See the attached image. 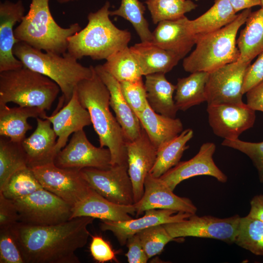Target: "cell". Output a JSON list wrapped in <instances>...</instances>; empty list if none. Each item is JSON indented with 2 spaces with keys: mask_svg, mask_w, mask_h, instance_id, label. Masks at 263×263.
Returning a JSON list of instances; mask_svg holds the SVG:
<instances>
[{
  "mask_svg": "<svg viewBox=\"0 0 263 263\" xmlns=\"http://www.w3.org/2000/svg\"><path fill=\"white\" fill-rule=\"evenodd\" d=\"M189 19L184 17L158 23L152 32L151 42L155 45L184 58L195 45L196 35L189 28Z\"/></svg>",
  "mask_w": 263,
  "mask_h": 263,
  "instance_id": "obj_21",
  "label": "cell"
},
{
  "mask_svg": "<svg viewBox=\"0 0 263 263\" xmlns=\"http://www.w3.org/2000/svg\"><path fill=\"white\" fill-rule=\"evenodd\" d=\"M234 243L263 256V222L247 216L241 217Z\"/></svg>",
  "mask_w": 263,
  "mask_h": 263,
  "instance_id": "obj_36",
  "label": "cell"
},
{
  "mask_svg": "<svg viewBox=\"0 0 263 263\" xmlns=\"http://www.w3.org/2000/svg\"><path fill=\"white\" fill-rule=\"evenodd\" d=\"M46 115V111L37 107L0 106V136L21 143L27 131L33 128L27 119L30 117L44 119Z\"/></svg>",
  "mask_w": 263,
  "mask_h": 263,
  "instance_id": "obj_25",
  "label": "cell"
},
{
  "mask_svg": "<svg viewBox=\"0 0 263 263\" xmlns=\"http://www.w3.org/2000/svg\"><path fill=\"white\" fill-rule=\"evenodd\" d=\"M71 219L90 217L101 220L124 221L135 215L133 205L124 206L113 203L91 188L87 195L72 207Z\"/></svg>",
  "mask_w": 263,
  "mask_h": 263,
  "instance_id": "obj_24",
  "label": "cell"
},
{
  "mask_svg": "<svg viewBox=\"0 0 263 263\" xmlns=\"http://www.w3.org/2000/svg\"><path fill=\"white\" fill-rule=\"evenodd\" d=\"M240 218L238 214L220 218L210 215L198 216L194 214L181 221L163 225L174 239L194 237L230 244L234 243Z\"/></svg>",
  "mask_w": 263,
  "mask_h": 263,
  "instance_id": "obj_9",
  "label": "cell"
},
{
  "mask_svg": "<svg viewBox=\"0 0 263 263\" xmlns=\"http://www.w3.org/2000/svg\"><path fill=\"white\" fill-rule=\"evenodd\" d=\"M191 215L169 209H150L138 218L124 221L102 220L100 228L102 231L112 232L120 245L124 246L129 238L144 229L159 225L179 222Z\"/></svg>",
  "mask_w": 263,
  "mask_h": 263,
  "instance_id": "obj_18",
  "label": "cell"
},
{
  "mask_svg": "<svg viewBox=\"0 0 263 263\" xmlns=\"http://www.w3.org/2000/svg\"><path fill=\"white\" fill-rule=\"evenodd\" d=\"M44 119L51 122L57 136L56 154L66 146L72 134L92 124L89 112L80 103L76 89L67 104L52 115H47Z\"/></svg>",
  "mask_w": 263,
  "mask_h": 263,
  "instance_id": "obj_20",
  "label": "cell"
},
{
  "mask_svg": "<svg viewBox=\"0 0 263 263\" xmlns=\"http://www.w3.org/2000/svg\"><path fill=\"white\" fill-rule=\"evenodd\" d=\"M24 11L21 0L16 2L5 0L0 3V72L23 66L14 55L13 49L19 41L15 37L14 26L21 21Z\"/></svg>",
  "mask_w": 263,
  "mask_h": 263,
  "instance_id": "obj_19",
  "label": "cell"
},
{
  "mask_svg": "<svg viewBox=\"0 0 263 263\" xmlns=\"http://www.w3.org/2000/svg\"><path fill=\"white\" fill-rule=\"evenodd\" d=\"M261 7H263V0H261Z\"/></svg>",
  "mask_w": 263,
  "mask_h": 263,
  "instance_id": "obj_51",
  "label": "cell"
},
{
  "mask_svg": "<svg viewBox=\"0 0 263 263\" xmlns=\"http://www.w3.org/2000/svg\"><path fill=\"white\" fill-rule=\"evenodd\" d=\"M130 48L138 63L143 76L158 73H168L181 59L177 55L151 41H141Z\"/></svg>",
  "mask_w": 263,
  "mask_h": 263,
  "instance_id": "obj_26",
  "label": "cell"
},
{
  "mask_svg": "<svg viewBox=\"0 0 263 263\" xmlns=\"http://www.w3.org/2000/svg\"><path fill=\"white\" fill-rule=\"evenodd\" d=\"M250 64L237 60L209 72L205 87L207 105L243 103V86Z\"/></svg>",
  "mask_w": 263,
  "mask_h": 263,
  "instance_id": "obj_11",
  "label": "cell"
},
{
  "mask_svg": "<svg viewBox=\"0 0 263 263\" xmlns=\"http://www.w3.org/2000/svg\"><path fill=\"white\" fill-rule=\"evenodd\" d=\"M13 201L19 214V222L25 224L47 225L71 219L73 206L43 188Z\"/></svg>",
  "mask_w": 263,
  "mask_h": 263,
  "instance_id": "obj_8",
  "label": "cell"
},
{
  "mask_svg": "<svg viewBox=\"0 0 263 263\" xmlns=\"http://www.w3.org/2000/svg\"><path fill=\"white\" fill-rule=\"evenodd\" d=\"M215 150L214 143H204L193 157L187 161H180L159 178L172 191L181 182L197 176H210L220 182H226V175L216 166L213 160Z\"/></svg>",
  "mask_w": 263,
  "mask_h": 263,
  "instance_id": "obj_15",
  "label": "cell"
},
{
  "mask_svg": "<svg viewBox=\"0 0 263 263\" xmlns=\"http://www.w3.org/2000/svg\"><path fill=\"white\" fill-rule=\"evenodd\" d=\"M19 216L13 200L0 192V228L13 227L19 222Z\"/></svg>",
  "mask_w": 263,
  "mask_h": 263,
  "instance_id": "obj_44",
  "label": "cell"
},
{
  "mask_svg": "<svg viewBox=\"0 0 263 263\" xmlns=\"http://www.w3.org/2000/svg\"><path fill=\"white\" fill-rule=\"evenodd\" d=\"M136 115L150 141L157 149L183 131V125L180 119L159 114L149 104L142 112Z\"/></svg>",
  "mask_w": 263,
  "mask_h": 263,
  "instance_id": "obj_27",
  "label": "cell"
},
{
  "mask_svg": "<svg viewBox=\"0 0 263 263\" xmlns=\"http://www.w3.org/2000/svg\"><path fill=\"white\" fill-rule=\"evenodd\" d=\"M0 263H25L12 227L0 228Z\"/></svg>",
  "mask_w": 263,
  "mask_h": 263,
  "instance_id": "obj_42",
  "label": "cell"
},
{
  "mask_svg": "<svg viewBox=\"0 0 263 263\" xmlns=\"http://www.w3.org/2000/svg\"><path fill=\"white\" fill-rule=\"evenodd\" d=\"M137 234L149 259L160 254L169 242L182 241L183 239L172 238L163 225L151 226Z\"/></svg>",
  "mask_w": 263,
  "mask_h": 263,
  "instance_id": "obj_39",
  "label": "cell"
},
{
  "mask_svg": "<svg viewBox=\"0 0 263 263\" xmlns=\"http://www.w3.org/2000/svg\"><path fill=\"white\" fill-rule=\"evenodd\" d=\"M94 219L80 217L47 225L19 222L12 228L25 263H79L75 252L86 244Z\"/></svg>",
  "mask_w": 263,
  "mask_h": 263,
  "instance_id": "obj_1",
  "label": "cell"
},
{
  "mask_svg": "<svg viewBox=\"0 0 263 263\" xmlns=\"http://www.w3.org/2000/svg\"><path fill=\"white\" fill-rule=\"evenodd\" d=\"M191 129L183 131L179 135L161 145L157 150L155 164L150 174L160 177L179 162L184 151L188 148L187 143L192 138Z\"/></svg>",
  "mask_w": 263,
  "mask_h": 263,
  "instance_id": "obj_32",
  "label": "cell"
},
{
  "mask_svg": "<svg viewBox=\"0 0 263 263\" xmlns=\"http://www.w3.org/2000/svg\"><path fill=\"white\" fill-rule=\"evenodd\" d=\"M208 122L213 133L226 140H236L252 128L255 111L247 104L222 103L207 105Z\"/></svg>",
  "mask_w": 263,
  "mask_h": 263,
  "instance_id": "obj_14",
  "label": "cell"
},
{
  "mask_svg": "<svg viewBox=\"0 0 263 263\" xmlns=\"http://www.w3.org/2000/svg\"><path fill=\"white\" fill-rule=\"evenodd\" d=\"M13 53L23 66L56 82L64 104L70 100L78 83L91 77L94 72V67L83 66L67 52L63 55L44 52L21 41L15 44Z\"/></svg>",
  "mask_w": 263,
  "mask_h": 263,
  "instance_id": "obj_4",
  "label": "cell"
},
{
  "mask_svg": "<svg viewBox=\"0 0 263 263\" xmlns=\"http://www.w3.org/2000/svg\"><path fill=\"white\" fill-rule=\"evenodd\" d=\"M208 73L196 72L177 79L174 100L178 110L185 111L206 101L205 87Z\"/></svg>",
  "mask_w": 263,
  "mask_h": 263,
  "instance_id": "obj_31",
  "label": "cell"
},
{
  "mask_svg": "<svg viewBox=\"0 0 263 263\" xmlns=\"http://www.w3.org/2000/svg\"><path fill=\"white\" fill-rule=\"evenodd\" d=\"M78 99L89 112L100 147L111 152V166H128L126 140L122 129L110 110V93L95 71L76 88Z\"/></svg>",
  "mask_w": 263,
  "mask_h": 263,
  "instance_id": "obj_2",
  "label": "cell"
},
{
  "mask_svg": "<svg viewBox=\"0 0 263 263\" xmlns=\"http://www.w3.org/2000/svg\"><path fill=\"white\" fill-rule=\"evenodd\" d=\"M238 61L251 63L263 51V7L251 12L237 40Z\"/></svg>",
  "mask_w": 263,
  "mask_h": 263,
  "instance_id": "obj_29",
  "label": "cell"
},
{
  "mask_svg": "<svg viewBox=\"0 0 263 263\" xmlns=\"http://www.w3.org/2000/svg\"><path fill=\"white\" fill-rule=\"evenodd\" d=\"M36 120V129L21 143L28 167L30 168L53 163L56 155V145L57 137L51 127V122L40 117Z\"/></svg>",
  "mask_w": 263,
  "mask_h": 263,
  "instance_id": "obj_23",
  "label": "cell"
},
{
  "mask_svg": "<svg viewBox=\"0 0 263 263\" xmlns=\"http://www.w3.org/2000/svg\"><path fill=\"white\" fill-rule=\"evenodd\" d=\"M146 7L139 0H121L119 7L110 11L111 16L121 17L129 21L142 42L151 41L152 32L144 17Z\"/></svg>",
  "mask_w": 263,
  "mask_h": 263,
  "instance_id": "obj_37",
  "label": "cell"
},
{
  "mask_svg": "<svg viewBox=\"0 0 263 263\" xmlns=\"http://www.w3.org/2000/svg\"><path fill=\"white\" fill-rule=\"evenodd\" d=\"M222 145L238 150L246 155L256 168L260 182L263 183V141L255 143L239 139H224Z\"/></svg>",
  "mask_w": 263,
  "mask_h": 263,
  "instance_id": "obj_40",
  "label": "cell"
},
{
  "mask_svg": "<svg viewBox=\"0 0 263 263\" xmlns=\"http://www.w3.org/2000/svg\"><path fill=\"white\" fill-rule=\"evenodd\" d=\"M0 190L11 176L28 167L27 158L21 143L0 136Z\"/></svg>",
  "mask_w": 263,
  "mask_h": 263,
  "instance_id": "obj_33",
  "label": "cell"
},
{
  "mask_svg": "<svg viewBox=\"0 0 263 263\" xmlns=\"http://www.w3.org/2000/svg\"><path fill=\"white\" fill-rule=\"evenodd\" d=\"M251 12L244 10L225 27L206 34L196 35V47L183 61L184 70L190 73L210 72L225 64L236 61L240 57L236 36Z\"/></svg>",
  "mask_w": 263,
  "mask_h": 263,
  "instance_id": "obj_5",
  "label": "cell"
},
{
  "mask_svg": "<svg viewBox=\"0 0 263 263\" xmlns=\"http://www.w3.org/2000/svg\"><path fill=\"white\" fill-rule=\"evenodd\" d=\"M102 65L105 71L119 82L142 79L138 63L129 47L111 56Z\"/></svg>",
  "mask_w": 263,
  "mask_h": 263,
  "instance_id": "obj_34",
  "label": "cell"
},
{
  "mask_svg": "<svg viewBox=\"0 0 263 263\" xmlns=\"http://www.w3.org/2000/svg\"><path fill=\"white\" fill-rule=\"evenodd\" d=\"M110 7L107 1L97 11L88 14L85 27L68 38L67 53L76 59L88 56L95 60H106L128 47L131 34L113 23Z\"/></svg>",
  "mask_w": 263,
  "mask_h": 263,
  "instance_id": "obj_3",
  "label": "cell"
},
{
  "mask_svg": "<svg viewBox=\"0 0 263 263\" xmlns=\"http://www.w3.org/2000/svg\"><path fill=\"white\" fill-rule=\"evenodd\" d=\"M247 105L252 109L263 112V80L246 93Z\"/></svg>",
  "mask_w": 263,
  "mask_h": 263,
  "instance_id": "obj_47",
  "label": "cell"
},
{
  "mask_svg": "<svg viewBox=\"0 0 263 263\" xmlns=\"http://www.w3.org/2000/svg\"><path fill=\"white\" fill-rule=\"evenodd\" d=\"M250 207L247 216L263 222V195L254 196L250 201Z\"/></svg>",
  "mask_w": 263,
  "mask_h": 263,
  "instance_id": "obj_48",
  "label": "cell"
},
{
  "mask_svg": "<svg viewBox=\"0 0 263 263\" xmlns=\"http://www.w3.org/2000/svg\"><path fill=\"white\" fill-rule=\"evenodd\" d=\"M235 10L237 13L241 10L251 8L252 7L261 5V0H229Z\"/></svg>",
  "mask_w": 263,
  "mask_h": 263,
  "instance_id": "obj_49",
  "label": "cell"
},
{
  "mask_svg": "<svg viewBox=\"0 0 263 263\" xmlns=\"http://www.w3.org/2000/svg\"><path fill=\"white\" fill-rule=\"evenodd\" d=\"M97 75L110 93V106L115 114L127 141H133L141 134L143 128L136 114L125 100L120 83L104 70L102 65L94 67Z\"/></svg>",
  "mask_w": 263,
  "mask_h": 263,
  "instance_id": "obj_22",
  "label": "cell"
},
{
  "mask_svg": "<svg viewBox=\"0 0 263 263\" xmlns=\"http://www.w3.org/2000/svg\"><path fill=\"white\" fill-rule=\"evenodd\" d=\"M42 188L32 169L27 167L14 173L0 192L6 198L16 200Z\"/></svg>",
  "mask_w": 263,
  "mask_h": 263,
  "instance_id": "obj_38",
  "label": "cell"
},
{
  "mask_svg": "<svg viewBox=\"0 0 263 263\" xmlns=\"http://www.w3.org/2000/svg\"></svg>",
  "mask_w": 263,
  "mask_h": 263,
  "instance_id": "obj_52",
  "label": "cell"
},
{
  "mask_svg": "<svg viewBox=\"0 0 263 263\" xmlns=\"http://www.w3.org/2000/svg\"><path fill=\"white\" fill-rule=\"evenodd\" d=\"M133 205L136 217L153 209H169L191 214H195L197 210L190 199L176 195L159 177L150 173L145 180L142 198Z\"/></svg>",
  "mask_w": 263,
  "mask_h": 263,
  "instance_id": "obj_16",
  "label": "cell"
},
{
  "mask_svg": "<svg viewBox=\"0 0 263 263\" xmlns=\"http://www.w3.org/2000/svg\"><path fill=\"white\" fill-rule=\"evenodd\" d=\"M50 0H32L28 13L14 30L16 38L39 50L63 55L68 38L81 29L75 23L68 27L58 25L52 15Z\"/></svg>",
  "mask_w": 263,
  "mask_h": 263,
  "instance_id": "obj_6",
  "label": "cell"
},
{
  "mask_svg": "<svg viewBox=\"0 0 263 263\" xmlns=\"http://www.w3.org/2000/svg\"><path fill=\"white\" fill-rule=\"evenodd\" d=\"M90 250L93 259L97 262L104 263L108 262H117L116 253L108 242L99 235L92 236Z\"/></svg>",
  "mask_w": 263,
  "mask_h": 263,
  "instance_id": "obj_43",
  "label": "cell"
},
{
  "mask_svg": "<svg viewBox=\"0 0 263 263\" xmlns=\"http://www.w3.org/2000/svg\"><path fill=\"white\" fill-rule=\"evenodd\" d=\"M145 3L154 24L179 19L197 7L191 0H147Z\"/></svg>",
  "mask_w": 263,
  "mask_h": 263,
  "instance_id": "obj_35",
  "label": "cell"
},
{
  "mask_svg": "<svg viewBox=\"0 0 263 263\" xmlns=\"http://www.w3.org/2000/svg\"><path fill=\"white\" fill-rule=\"evenodd\" d=\"M144 85L150 108L159 114L176 118L178 110L173 97L176 85L167 80L165 74L158 73L145 75Z\"/></svg>",
  "mask_w": 263,
  "mask_h": 263,
  "instance_id": "obj_28",
  "label": "cell"
},
{
  "mask_svg": "<svg viewBox=\"0 0 263 263\" xmlns=\"http://www.w3.org/2000/svg\"><path fill=\"white\" fill-rule=\"evenodd\" d=\"M80 172L90 187L108 200L120 205L134 204L133 187L128 166H111L106 169L88 168Z\"/></svg>",
  "mask_w": 263,
  "mask_h": 263,
  "instance_id": "obj_10",
  "label": "cell"
},
{
  "mask_svg": "<svg viewBox=\"0 0 263 263\" xmlns=\"http://www.w3.org/2000/svg\"><path fill=\"white\" fill-rule=\"evenodd\" d=\"M54 162L64 169H106L111 167V155L107 148L94 146L81 130L72 134L68 143L56 154Z\"/></svg>",
  "mask_w": 263,
  "mask_h": 263,
  "instance_id": "obj_12",
  "label": "cell"
},
{
  "mask_svg": "<svg viewBox=\"0 0 263 263\" xmlns=\"http://www.w3.org/2000/svg\"><path fill=\"white\" fill-rule=\"evenodd\" d=\"M56 0L59 3L63 4V3H66L69 2L70 1H74L77 0Z\"/></svg>",
  "mask_w": 263,
  "mask_h": 263,
  "instance_id": "obj_50",
  "label": "cell"
},
{
  "mask_svg": "<svg viewBox=\"0 0 263 263\" xmlns=\"http://www.w3.org/2000/svg\"><path fill=\"white\" fill-rule=\"evenodd\" d=\"M31 169L43 188L72 206L84 197L91 188L80 170L61 168L54 162Z\"/></svg>",
  "mask_w": 263,
  "mask_h": 263,
  "instance_id": "obj_13",
  "label": "cell"
},
{
  "mask_svg": "<svg viewBox=\"0 0 263 263\" xmlns=\"http://www.w3.org/2000/svg\"><path fill=\"white\" fill-rule=\"evenodd\" d=\"M229 0H214L212 6L193 20H189L191 32L202 35L218 30L231 23L238 16Z\"/></svg>",
  "mask_w": 263,
  "mask_h": 263,
  "instance_id": "obj_30",
  "label": "cell"
},
{
  "mask_svg": "<svg viewBox=\"0 0 263 263\" xmlns=\"http://www.w3.org/2000/svg\"><path fill=\"white\" fill-rule=\"evenodd\" d=\"M126 148L128 170L132 184L135 203L144 194L145 180L155 164L157 149L143 128L137 138L126 142Z\"/></svg>",
  "mask_w": 263,
  "mask_h": 263,
  "instance_id": "obj_17",
  "label": "cell"
},
{
  "mask_svg": "<svg viewBox=\"0 0 263 263\" xmlns=\"http://www.w3.org/2000/svg\"><path fill=\"white\" fill-rule=\"evenodd\" d=\"M60 91L50 78L24 66L0 72V106L13 102L49 110Z\"/></svg>",
  "mask_w": 263,
  "mask_h": 263,
  "instance_id": "obj_7",
  "label": "cell"
},
{
  "mask_svg": "<svg viewBox=\"0 0 263 263\" xmlns=\"http://www.w3.org/2000/svg\"><path fill=\"white\" fill-rule=\"evenodd\" d=\"M127 247L128 248L125 255L129 263H146L149 258L146 253L138 234H135L127 241Z\"/></svg>",
  "mask_w": 263,
  "mask_h": 263,
  "instance_id": "obj_46",
  "label": "cell"
},
{
  "mask_svg": "<svg viewBox=\"0 0 263 263\" xmlns=\"http://www.w3.org/2000/svg\"><path fill=\"white\" fill-rule=\"evenodd\" d=\"M263 80V51L258 56L256 61L250 64L246 71L242 93L244 94Z\"/></svg>",
  "mask_w": 263,
  "mask_h": 263,
  "instance_id": "obj_45",
  "label": "cell"
},
{
  "mask_svg": "<svg viewBox=\"0 0 263 263\" xmlns=\"http://www.w3.org/2000/svg\"><path fill=\"white\" fill-rule=\"evenodd\" d=\"M120 83L125 100L136 115L142 112L148 104L142 79L135 81L121 82Z\"/></svg>",
  "mask_w": 263,
  "mask_h": 263,
  "instance_id": "obj_41",
  "label": "cell"
}]
</instances>
